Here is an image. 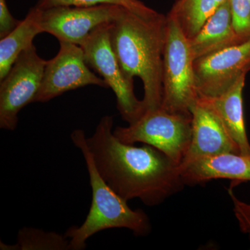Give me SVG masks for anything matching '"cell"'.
I'll return each mask as SVG.
<instances>
[{
    "label": "cell",
    "instance_id": "6da1fadb",
    "mask_svg": "<svg viewBox=\"0 0 250 250\" xmlns=\"http://www.w3.org/2000/svg\"><path fill=\"white\" fill-rule=\"evenodd\" d=\"M113 126V117L104 116L85 141L100 175L120 196L156 206L183 188L178 164L149 145L122 142Z\"/></svg>",
    "mask_w": 250,
    "mask_h": 250
},
{
    "label": "cell",
    "instance_id": "7a4b0ae2",
    "mask_svg": "<svg viewBox=\"0 0 250 250\" xmlns=\"http://www.w3.org/2000/svg\"><path fill=\"white\" fill-rule=\"evenodd\" d=\"M166 16L146 18L122 7L110 26V41L122 70L129 80L142 81L146 111L160 108Z\"/></svg>",
    "mask_w": 250,
    "mask_h": 250
},
{
    "label": "cell",
    "instance_id": "3957f363",
    "mask_svg": "<svg viewBox=\"0 0 250 250\" xmlns=\"http://www.w3.org/2000/svg\"><path fill=\"white\" fill-rule=\"evenodd\" d=\"M70 139L84 158L92 189L91 205L84 222L81 226L71 227L65 233L70 240V250H84L90 237L109 229L126 228L135 236H147L152 229L147 215L142 210L131 209L127 201L115 192L100 175L87 147L84 131L74 130Z\"/></svg>",
    "mask_w": 250,
    "mask_h": 250
},
{
    "label": "cell",
    "instance_id": "277c9868",
    "mask_svg": "<svg viewBox=\"0 0 250 250\" xmlns=\"http://www.w3.org/2000/svg\"><path fill=\"white\" fill-rule=\"evenodd\" d=\"M194 60L189 41L178 22L166 16L161 107L170 113L191 114L199 98Z\"/></svg>",
    "mask_w": 250,
    "mask_h": 250
},
{
    "label": "cell",
    "instance_id": "5b68a950",
    "mask_svg": "<svg viewBox=\"0 0 250 250\" xmlns=\"http://www.w3.org/2000/svg\"><path fill=\"white\" fill-rule=\"evenodd\" d=\"M113 134L123 143L153 146L180 166L191 141L192 116L170 113L161 107L147 110L133 124L117 126Z\"/></svg>",
    "mask_w": 250,
    "mask_h": 250
},
{
    "label": "cell",
    "instance_id": "8992f818",
    "mask_svg": "<svg viewBox=\"0 0 250 250\" xmlns=\"http://www.w3.org/2000/svg\"><path fill=\"white\" fill-rule=\"evenodd\" d=\"M111 23L103 24L92 31L81 47L88 66L98 72L116 97L117 107L122 118L133 124L146 112L143 100L136 98L134 81L129 80L122 70L110 41Z\"/></svg>",
    "mask_w": 250,
    "mask_h": 250
},
{
    "label": "cell",
    "instance_id": "52a82bcc",
    "mask_svg": "<svg viewBox=\"0 0 250 250\" xmlns=\"http://www.w3.org/2000/svg\"><path fill=\"white\" fill-rule=\"evenodd\" d=\"M46 63L47 61L41 58L33 44L20 54L9 73L0 81L1 129H16L20 112L35 101Z\"/></svg>",
    "mask_w": 250,
    "mask_h": 250
},
{
    "label": "cell",
    "instance_id": "ba28073f",
    "mask_svg": "<svg viewBox=\"0 0 250 250\" xmlns=\"http://www.w3.org/2000/svg\"><path fill=\"white\" fill-rule=\"evenodd\" d=\"M60 49L47 61L42 83L34 103H45L62 94L94 85L108 88L106 82L90 70L81 46L59 42Z\"/></svg>",
    "mask_w": 250,
    "mask_h": 250
},
{
    "label": "cell",
    "instance_id": "9c48e42d",
    "mask_svg": "<svg viewBox=\"0 0 250 250\" xmlns=\"http://www.w3.org/2000/svg\"><path fill=\"white\" fill-rule=\"evenodd\" d=\"M122 7L118 5L100 4L39 9V25L42 33L52 34L59 42L80 46L96 28L113 22Z\"/></svg>",
    "mask_w": 250,
    "mask_h": 250
},
{
    "label": "cell",
    "instance_id": "30bf717a",
    "mask_svg": "<svg viewBox=\"0 0 250 250\" xmlns=\"http://www.w3.org/2000/svg\"><path fill=\"white\" fill-rule=\"evenodd\" d=\"M199 97L221 95L250 72V39L194 62Z\"/></svg>",
    "mask_w": 250,
    "mask_h": 250
},
{
    "label": "cell",
    "instance_id": "8fae6325",
    "mask_svg": "<svg viewBox=\"0 0 250 250\" xmlns=\"http://www.w3.org/2000/svg\"><path fill=\"white\" fill-rule=\"evenodd\" d=\"M192 136L180 169L190 163L210 156L236 153L240 149L211 108L197 99L190 108Z\"/></svg>",
    "mask_w": 250,
    "mask_h": 250
},
{
    "label": "cell",
    "instance_id": "7c38bea8",
    "mask_svg": "<svg viewBox=\"0 0 250 250\" xmlns=\"http://www.w3.org/2000/svg\"><path fill=\"white\" fill-rule=\"evenodd\" d=\"M181 174L185 185L218 179H230L236 184L250 182V156L225 153L199 159L182 167Z\"/></svg>",
    "mask_w": 250,
    "mask_h": 250
},
{
    "label": "cell",
    "instance_id": "4fadbf2b",
    "mask_svg": "<svg viewBox=\"0 0 250 250\" xmlns=\"http://www.w3.org/2000/svg\"><path fill=\"white\" fill-rule=\"evenodd\" d=\"M246 75L240 77L221 95L199 97V100L211 108L240 149V154L250 156V144L246 133L243 107V90Z\"/></svg>",
    "mask_w": 250,
    "mask_h": 250
},
{
    "label": "cell",
    "instance_id": "5bb4252c",
    "mask_svg": "<svg viewBox=\"0 0 250 250\" xmlns=\"http://www.w3.org/2000/svg\"><path fill=\"white\" fill-rule=\"evenodd\" d=\"M188 41L195 61L242 43L233 30L229 0L220 4L198 34Z\"/></svg>",
    "mask_w": 250,
    "mask_h": 250
},
{
    "label": "cell",
    "instance_id": "9a60e30c",
    "mask_svg": "<svg viewBox=\"0 0 250 250\" xmlns=\"http://www.w3.org/2000/svg\"><path fill=\"white\" fill-rule=\"evenodd\" d=\"M39 8H31L19 25L0 39V81L9 73L20 54L33 45L34 38L42 33L39 23Z\"/></svg>",
    "mask_w": 250,
    "mask_h": 250
},
{
    "label": "cell",
    "instance_id": "2e32d148",
    "mask_svg": "<svg viewBox=\"0 0 250 250\" xmlns=\"http://www.w3.org/2000/svg\"><path fill=\"white\" fill-rule=\"evenodd\" d=\"M219 6L213 0H177L168 14L189 40L198 34Z\"/></svg>",
    "mask_w": 250,
    "mask_h": 250
},
{
    "label": "cell",
    "instance_id": "e0dca14e",
    "mask_svg": "<svg viewBox=\"0 0 250 250\" xmlns=\"http://www.w3.org/2000/svg\"><path fill=\"white\" fill-rule=\"evenodd\" d=\"M0 248L4 250H70V240L65 234L27 227L18 231L16 244L1 242Z\"/></svg>",
    "mask_w": 250,
    "mask_h": 250
},
{
    "label": "cell",
    "instance_id": "ac0fdd59",
    "mask_svg": "<svg viewBox=\"0 0 250 250\" xmlns=\"http://www.w3.org/2000/svg\"><path fill=\"white\" fill-rule=\"evenodd\" d=\"M100 4L118 5L146 18L155 17L159 14L140 0H39L36 6L44 10L59 6H92Z\"/></svg>",
    "mask_w": 250,
    "mask_h": 250
},
{
    "label": "cell",
    "instance_id": "d6986e66",
    "mask_svg": "<svg viewBox=\"0 0 250 250\" xmlns=\"http://www.w3.org/2000/svg\"><path fill=\"white\" fill-rule=\"evenodd\" d=\"M231 22L240 42L250 39V0H229Z\"/></svg>",
    "mask_w": 250,
    "mask_h": 250
},
{
    "label": "cell",
    "instance_id": "ffe728a7",
    "mask_svg": "<svg viewBox=\"0 0 250 250\" xmlns=\"http://www.w3.org/2000/svg\"><path fill=\"white\" fill-rule=\"evenodd\" d=\"M229 193L233 200L234 206L233 210L238 219L241 231L243 233H248L250 236V205L238 200L233 194L231 187L229 190Z\"/></svg>",
    "mask_w": 250,
    "mask_h": 250
},
{
    "label": "cell",
    "instance_id": "44dd1931",
    "mask_svg": "<svg viewBox=\"0 0 250 250\" xmlns=\"http://www.w3.org/2000/svg\"><path fill=\"white\" fill-rule=\"evenodd\" d=\"M21 21L11 15L6 0H0V39L14 30Z\"/></svg>",
    "mask_w": 250,
    "mask_h": 250
},
{
    "label": "cell",
    "instance_id": "7402d4cb",
    "mask_svg": "<svg viewBox=\"0 0 250 250\" xmlns=\"http://www.w3.org/2000/svg\"><path fill=\"white\" fill-rule=\"evenodd\" d=\"M215 2H216L218 5L223 4V3L226 2L228 0H213Z\"/></svg>",
    "mask_w": 250,
    "mask_h": 250
},
{
    "label": "cell",
    "instance_id": "603a6c76",
    "mask_svg": "<svg viewBox=\"0 0 250 250\" xmlns=\"http://www.w3.org/2000/svg\"></svg>",
    "mask_w": 250,
    "mask_h": 250
}]
</instances>
